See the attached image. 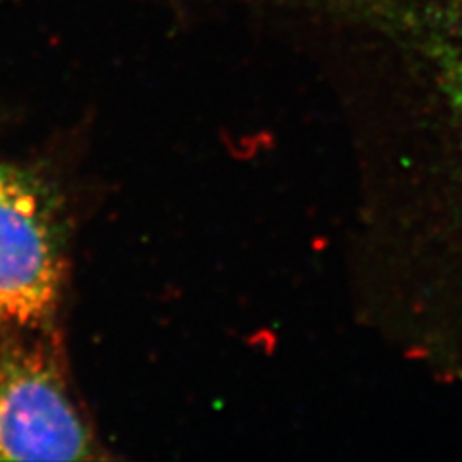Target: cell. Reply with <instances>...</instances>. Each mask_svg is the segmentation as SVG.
Listing matches in <instances>:
<instances>
[{
  "label": "cell",
  "mask_w": 462,
  "mask_h": 462,
  "mask_svg": "<svg viewBox=\"0 0 462 462\" xmlns=\"http://www.w3.org/2000/svg\"><path fill=\"white\" fill-rule=\"evenodd\" d=\"M0 343V460H93L98 443L71 395L62 351L37 331Z\"/></svg>",
  "instance_id": "cell-1"
},
{
  "label": "cell",
  "mask_w": 462,
  "mask_h": 462,
  "mask_svg": "<svg viewBox=\"0 0 462 462\" xmlns=\"http://www.w3.org/2000/svg\"><path fill=\"white\" fill-rule=\"evenodd\" d=\"M436 35L445 85L453 100L462 137V0H449L441 8Z\"/></svg>",
  "instance_id": "cell-3"
},
{
  "label": "cell",
  "mask_w": 462,
  "mask_h": 462,
  "mask_svg": "<svg viewBox=\"0 0 462 462\" xmlns=\"http://www.w3.org/2000/svg\"><path fill=\"white\" fill-rule=\"evenodd\" d=\"M62 283L60 236L45 197L23 173L0 164V329L49 328Z\"/></svg>",
  "instance_id": "cell-2"
}]
</instances>
